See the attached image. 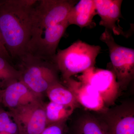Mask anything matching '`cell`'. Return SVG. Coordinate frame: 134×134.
<instances>
[{
	"label": "cell",
	"mask_w": 134,
	"mask_h": 134,
	"mask_svg": "<svg viewBox=\"0 0 134 134\" xmlns=\"http://www.w3.org/2000/svg\"><path fill=\"white\" fill-rule=\"evenodd\" d=\"M0 134H8L5 133H0Z\"/></svg>",
	"instance_id": "cell-22"
},
{
	"label": "cell",
	"mask_w": 134,
	"mask_h": 134,
	"mask_svg": "<svg viewBox=\"0 0 134 134\" xmlns=\"http://www.w3.org/2000/svg\"><path fill=\"white\" fill-rule=\"evenodd\" d=\"M65 81L77 103L85 108L100 113L108 109L98 92L90 85L72 77Z\"/></svg>",
	"instance_id": "cell-10"
},
{
	"label": "cell",
	"mask_w": 134,
	"mask_h": 134,
	"mask_svg": "<svg viewBox=\"0 0 134 134\" xmlns=\"http://www.w3.org/2000/svg\"><path fill=\"white\" fill-rule=\"evenodd\" d=\"M3 90L0 89V103H1L2 97L3 93Z\"/></svg>",
	"instance_id": "cell-21"
},
{
	"label": "cell",
	"mask_w": 134,
	"mask_h": 134,
	"mask_svg": "<svg viewBox=\"0 0 134 134\" xmlns=\"http://www.w3.org/2000/svg\"><path fill=\"white\" fill-rule=\"evenodd\" d=\"M101 47L78 40L68 48L59 50L53 59L64 81L94 67Z\"/></svg>",
	"instance_id": "cell-2"
},
{
	"label": "cell",
	"mask_w": 134,
	"mask_h": 134,
	"mask_svg": "<svg viewBox=\"0 0 134 134\" xmlns=\"http://www.w3.org/2000/svg\"><path fill=\"white\" fill-rule=\"evenodd\" d=\"M97 14L94 0H81L71 9L66 19L69 25H75L81 28L96 25L93 18Z\"/></svg>",
	"instance_id": "cell-13"
},
{
	"label": "cell",
	"mask_w": 134,
	"mask_h": 134,
	"mask_svg": "<svg viewBox=\"0 0 134 134\" xmlns=\"http://www.w3.org/2000/svg\"><path fill=\"white\" fill-rule=\"evenodd\" d=\"M77 3L73 0H36L31 14L30 36L65 21Z\"/></svg>",
	"instance_id": "cell-4"
},
{
	"label": "cell",
	"mask_w": 134,
	"mask_h": 134,
	"mask_svg": "<svg viewBox=\"0 0 134 134\" xmlns=\"http://www.w3.org/2000/svg\"><path fill=\"white\" fill-rule=\"evenodd\" d=\"M64 122L49 124L47 126L41 134H64Z\"/></svg>",
	"instance_id": "cell-19"
},
{
	"label": "cell",
	"mask_w": 134,
	"mask_h": 134,
	"mask_svg": "<svg viewBox=\"0 0 134 134\" xmlns=\"http://www.w3.org/2000/svg\"><path fill=\"white\" fill-rule=\"evenodd\" d=\"M9 62L0 56V89L3 90L10 83L20 78V71L15 69Z\"/></svg>",
	"instance_id": "cell-17"
},
{
	"label": "cell",
	"mask_w": 134,
	"mask_h": 134,
	"mask_svg": "<svg viewBox=\"0 0 134 134\" xmlns=\"http://www.w3.org/2000/svg\"><path fill=\"white\" fill-rule=\"evenodd\" d=\"M19 134H41L47 126L45 107L40 100L11 110Z\"/></svg>",
	"instance_id": "cell-9"
},
{
	"label": "cell",
	"mask_w": 134,
	"mask_h": 134,
	"mask_svg": "<svg viewBox=\"0 0 134 134\" xmlns=\"http://www.w3.org/2000/svg\"><path fill=\"white\" fill-rule=\"evenodd\" d=\"M100 40L108 47L113 70L120 89L126 88L134 77V50L115 42L112 32L105 29Z\"/></svg>",
	"instance_id": "cell-5"
},
{
	"label": "cell",
	"mask_w": 134,
	"mask_h": 134,
	"mask_svg": "<svg viewBox=\"0 0 134 134\" xmlns=\"http://www.w3.org/2000/svg\"><path fill=\"white\" fill-rule=\"evenodd\" d=\"M50 101L65 106H70L76 108L79 104L74 94L67 87L59 81L52 85L46 92Z\"/></svg>",
	"instance_id": "cell-15"
},
{
	"label": "cell",
	"mask_w": 134,
	"mask_h": 134,
	"mask_svg": "<svg viewBox=\"0 0 134 134\" xmlns=\"http://www.w3.org/2000/svg\"><path fill=\"white\" fill-rule=\"evenodd\" d=\"M78 78L98 92L107 108L113 105L118 98L120 89L113 70L93 67L83 72Z\"/></svg>",
	"instance_id": "cell-7"
},
{
	"label": "cell",
	"mask_w": 134,
	"mask_h": 134,
	"mask_svg": "<svg viewBox=\"0 0 134 134\" xmlns=\"http://www.w3.org/2000/svg\"><path fill=\"white\" fill-rule=\"evenodd\" d=\"M69 26L66 19L58 24L32 35L25 55L53 62L58 45Z\"/></svg>",
	"instance_id": "cell-6"
},
{
	"label": "cell",
	"mask_w": 134,
	"mask_h": 134,
	"mask_svg": "<svg viewBox=\"0 0 134 134\" xmlns=\"http://www.w3.org/2000/svg\"><path fill=\"white\" fill-rule=\"evenodd\" d=\"M97 14L100 18V26L105 27L116 36L124 35L122 28L116 23L121 17L122 0H94Z\"/></svg>",
	"instance_id": "cell-11"
},
{
	"label": "cell",
	"mask_w": 134,
	"mask_h": 134,
	"mask_svg": "<svg viewBox=\"0 0 134 134\" xmlns=\"http://www.w3.org/2000/svg\"><path fill=\"white\" fill-rule=\"evenodd\" d=\"M39 97L18 80L12 82L3 90L1 102L12 110L38 101Z\"/></svg>",
	"instance_id": "cell-12"
},
{
	"label": "cell",
	"mask_w": 134,
	"mask_h": 134,
	"mask_svg": "<svg viewBox=\"0 0 134 134\" xmlns=\"http://www.w3.org/2000/svg\"><path fill=\"white\" fill-rule=\"evenodd\" d=\"M0 133L19 134V128L12 113L0 110Z\"/></svg>",
	"instance_id": "cell-18"
},
{
	"label": "cell",
	"mask_w": 134,
	"mask_h": 134,
	"mask_svg": "<svg viewBox=\"0 0 134 134\" xmlns=\"http://www.w3.org/2000/svg\"><path fill=\"white\" fill-rule=\"evenodd\" d=\"M20 61L24 68L19 71V80L38 97L59 81L58 69L53 62L29 55H24Z\"/></svg>",
	"instance_id": "cell-3"
},
{
	"label": "cell",
	"mask_w": 134,
	"mask_h": 134,
	"mask_svg": "<svg viewBox=\"0 0 134 134\" xmlns=\"http://www.w3.org/2000/svg\"><path fill=\"white\" fill-rule=\"evenodd\" d=\"M99 117L108 134H134V105L124 102L108 108Z\"/></svg>",
	"instance_id": "cell-8"
},
{
	"label": "cell",
	"mask_w": 134,
	"mask_h": 134,
	"mask_svg": "<svg viewBox=\"0 0 134 134\" xmlns=\"http://www.w3.org/2000/svg\"><path fill=\"white\" fill-rule=\"evenodd\" d=\"M36 0H0V34L12 59L25 55L30 40L31 14Z\"/></svg>",
	"instance_id": "cell-1"
},
{
	"label": "cell",
	"mask_w": 134,
	"mask_h": 134,
	"mask_svg": "<svg viewBox=\"0 0 134 134\" xmlns=\"http://www.w3.org/2000/svg\"><path fill=\"white\" fill-rule=\"evenodd\" d=\"M76 108L50 101L45 107L47 125L63 122L72 114Z\"/></svg>",
	"instance_id": "cell-16"
},
{
	"label": "cell",
	"mask_w": 134,
	"mask_h": 134,
	"mask_svg": "<svg viewBox=\"0 0 134 134\" xmlns=\"http://www.w3.org/2000/svg\"><path fill=\"white\" fill-rule=\"evenodd\" d=\"M0 56L6 59L9 62L12 59V58L6 49L1 34H0Z\"/></svg>",
	"instance_id": "cell-20"
},
{
	"label": "cell",
	"mask_w": 134,
	"mask_h": 134,
	"mask_svg": "<svg viewBox=\"0 0 134 134\" xmlns=\"http://www.w3.org/2000/svg\"><path fill=\"white\" fill-rule=\"evenodd\" d=\"M1 110V108H0V110Z\"/></svg>",
	"instance_id": "cell-23"
},
{
	"label": "cell",
	"mask_w": 134,
	"mask_h": 134,
	"mask_svg": "<svg viewBox=\"0 0 134 134\" xmlns=\"http://www.w3.org/2000/svg\"><path fill=\"white\" fill-rule=\"evenodd\" d=\"M70 134H108L99 118L89 113L82 114L75 120Z\"/></svg>",
	"instance_id": "cell-14"
}]
</instances>
